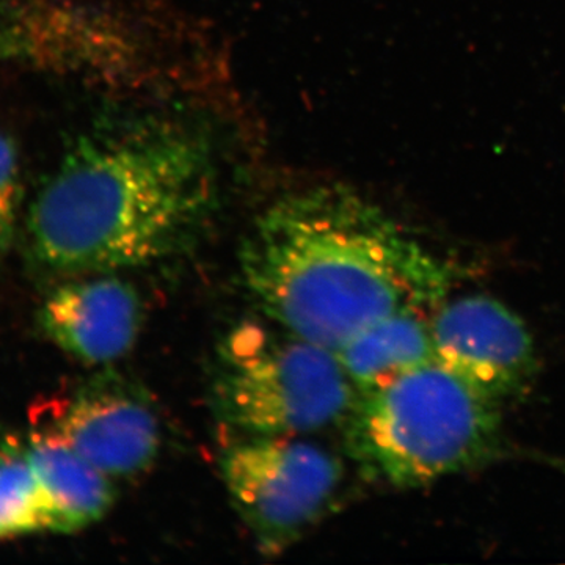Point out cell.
Returning <instances> with one entry per match:
<instances>
[{
	"label": "cell",
	"mask_w": 565,
	"mask_h": 565,
	"mask_svg": "<svg viewBox=\"0 0 565 565\" xmlns=\"http://www.w3.org/2000/svg\"><path fill=\"white\" fill-rule=\"evenodd\" d=\"M46 501L51 533L74 534L102 522L115 503L114 479L46 430L25 444Z\"/></svg>",
	"instance_id": "10"
},
{
	"label": "cell",
	"mask_w": 565,
	"mask_h": 565,
	"mask_svg": "<svg viewBox=\"0 0 565 565\" xmlns=\"http://www.w3.org/2000/svg\"><path fill=\"white\" fill-rule=\"evenodd\" d=\"M221 200L214 143L191 122L152 115L82 137L24 218L25 250L46 277L120 274L184 250Z\"/></svg>",
	"instance_id": "1"
},
{
	"label": "cell",
	"mask_w": 565,
	"mask_h": 565,
	"mask_svg": "<svg viewBox=\"0 0 565 565\" xmlns=\"http://www.w3.org/2000/svg\"><path fill=\"white\" fill-rule=\"evenodd\" d=\"M22 177L13 141L0 136V262L17 239L22 217Z\"/></svg>",
	"instance_id": "13"
},
{
	"label": "cell",
	"mask_w": 565,
	"mask_h": 565,
	"mask_svg": "<svg viewBox=\"0 0 565 565\" xmlns=\"http://www.w3.org/2000/svg\"><path fill=\"white\" fill-rule=\"evenodd\" d=\"M248 322L223 341L215 414L248 437H302L344 419L356 397L332 349Z\"/></svg>",
	"instance_id": "4"
},
{
	"label": "cell",
	"mask_w": 565,
	"mask_h": 565,
	"mask_svg": "<svg viewBox=\"0 0 565 565\" xmlns=\"http://www.w3.org/2000/svg\"><path fill=\"white\" fill-rule=\"evenodd\" d=\"M50 531L46 501L25 445H0V541Z\"/></svg>",
	"instance_id": "12"
},
{
	"label": "cell",
	"mask_w": 565,
	"mask_h": 565,
	"mask_svg": "<svg viewBox=\"0 0 565 565\" xmlns=\"http://www.w3.org/2000/svg\"><path fill=\"white\" fill-rule=\"evenodd\" d=\"M429 327L435 362L494 403L533 386L539 373L533 334L500 300L482 294L444 300Z\"/></svg>",
	"instance_id": "7"
},
{
	"label": "cell",
	"mask_w": 565,
	"mask_h": 565,
	"mask_svg": "<svg viewBox=\"0 0 565 565\" xmlns=\"http://www.w3.org/2000/svg\"><path fill=\"white\" fill-rule=\"evenodd\" d=\"M239 274L270 321L333 352L388 316L437 310L451 288L446 263L341 185L267 207L241 247Z\"/></svg>",
	"instance_id": "2"
},
{
	"label": "cell",
	"mask_w": 565,
	"mask_h": 565,
	"mask_svg": "<svg viewBox=\"0 0 565 565\" xmlns=\"http://www.w3.org/2000/svg\"><path fill=\"white\" fill-rule=\"evenodd\" d=\"M427 315L403 311L388 316L334 351L356 393L384 385L434 360Z\"/></svg>",
	"instance_id": "11"
},
{
	"label": "cell",
	"mask_w": 565,
	"mask_h": 565,
	"mask_svg": "<svg viewBox=\"0 0 565 565\" xmlns=\"http://www.w3.org/2000/svg\"><path fill=\"white\" fill-rule=\"evenodd\" d=\"M141 318L139 294L117 274L65 278L44 297L36 315L44 338L88 366H107L129 353Z\"/></svg>",
	"instance_id": "8"
},
{
	"label": "cell",
	"mask_w": 565,
	"mask_h": 565,
	"mask_svg": "<svg viewBox=\"0 0 565 565\" xmlns=\"http://www.w3.org/2000/svg\"><path fill=\"white\" fill-rule=\"evenodd\" d=\"M344 419L349 455L364 476L396 489L471 470L501 441L500 404L435 360L356 393Z\"/></svg>",
	"instance_id": "3"
},
{
	"label": "cell",
	"mask_w": 565,
	"mask_h": 565,
	"mask_svg": "<svg viewBox=\"0 0 565 565\" xmlns=\"http://www.w3.org/2000/svg\"><path fill=\"white\" fill-rule=\"evenodd\" d=\"M46 430L114 479L147 471L161 448L158 416L118 375L102 373L39 405Z\"/></svg>",
	"instance_id": "6"
},
{
	"label": "cell",
	"mask_w": 565,
	"mask_h": 565,
	"mask_svg": "<svg viewBox=\"0 0 565 565\" xmlns=\"http://www.w3.org/2000/svg\"><path fill=\"white\" fill-rule=\"evenodd\" d=\"M125 43L87 13L52 3L0 6V61L93 70L117 61Z\"/></svg>",
	"instance_id": "9"
},
{
	"label": "cell",
	"mask_w": 565,
	"mask_h": 565,
	"mask_svg": "<svg viewBox=\"0 0 565 565\" xmlns=\"http://www.w3.org/2000/svg\"><path fill=\"white\" fill-rule=\"evenodd\" d=\"M222 478L264 553H280L327 512L343 465L300 437H248L223 455Z\"/></svg>",
	"instance_id": "5"
}]
</instances>
